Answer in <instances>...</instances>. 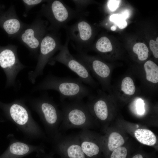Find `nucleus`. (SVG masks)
<instances>
[{"label":"nucleus","instance_id":"obj_20","mask_svg":"<svg viewBox=\"0 0 158 158\" xmlns=\"http://www.w3.org/2000/svg\"><path fill=\"white\" fill-rule=\"evenodd\" d=\"M95 47L98 52L102 54L110 52L113 49L110 40L106 36H102L98 39L95 44Z\"/></svg>","mask_w":158,"mask_h":158},{"label":"nucleus","instance_id":"obj_27","mask_svg":"<svg viewBox=\"0 0 158 158\" xmlns=\"http://www.w3.org/2000/svg\"><path fill=\"white\" fill-rule=\"evenodd\" d=\"M121 1L119 0H108L107 6L108 8L111 11H114L118 7Z\"/></svg>","mask_w":158,"mask_h":158},{"label":"nucleus","instance_id":"obj_28","mask_svg":"<svg viewBox=\"0 0 158 158\" xmlns=\"http://www.w3.org/2000/svg\"><path fill=\"white\" fill-rule=\"evenodd\" d=\"M36 156L38 158H55L51 153L48 154L46 152L37 153Z\"/></svg>","mask_w":158,"mask_h":158},{"label":"nucleus","instance_id":"obj_9","mask_svg":"<svg viewBox=\"0 0 158 158\" xmlns=\"http://www.w3.org/2000/svg\"><path fill=\"white\" fill-rule=\"evenodd\" d=\"M17 48V46L11 44L0 45V67L6 76L5 88L15 87L18 74L26 67L19 60Z\"/></svg>","mask_w":158,"mask_h":158},{"label":"nucleus","instance_id":"obj_2","mask_svg":"<svg viewBox=\"0 0 158 158\" xmlns=\"http://www.w3.org/2000/svg\"><path fill=\"white\" fill-rule=\"evenodd\" d=\"M50 90L59 93L61 102L66 99L81 100L87 97L89 99L94 96L90 88L84 84L79 78L61 77L52 74L47 75L33 88L32 90Z\"/></svg>","mask_w":158,"mask_h":158},{"label":"nucleus","instance_id":"obj_13","mask_svg":"<svg viewBox=\"0 0 158 158\" xmlns=\"http://www.w3.org/2000/svg\"><path fill=\"white\" fill-rule=\"evenodd\" d=\"M7 138L9 141L6 150L0 155V158H23L33 152H44L45 147L42 144L32 145L16 138L10 134Z\"/></svg>","mask_w":158,"mask_h":158},{"label":"nucleus","instance_id":"obj_15","mask_svg":"<svg viewBox=\"0 0 158 158\" xmlns=\"http://www.w3.org/2000/svg\"><path fill=\"white\" fill-rule=\"evenodd\" d=\"M78 135L81 148L86 158H93L99 154L100 147L94 141L93 136L88 129L82 130Z\"/></svg>","mask_w":158,"mask_h":158},{"label":"nucleus","instance_id":"obj_18","mask_svg":"<svg viewBox=\"0 0 158 158\" xmlns=\"http://www.w3.org/2000/svg\"><path fill=\"white\" fill-rule=\"evenodd\" d=\"M135 136L140 142L147 145L152 146L157 141L156 137L150 130L145 129H138L135 130Z\"/></svg>","mask_w":158,"mask_h":158},{"label":"nucleus","instance_id":"obj_32","mask_svg":"<svg viewBox=\"0 0 158 158\" xmlns=\"http://www.w3.org/2000/svg\"><path fill=\"white\" fill-rule=\"evenodd\" d=\"M111 29L112 30L114 31L116 30V28L114 26H112L111 28Z\"/></svg>","mask_w":158,"mask_h":158},{"label":"nucleus","instance_id":"obj_6","mask_svg":"<svg viewBox=\"0 0 158 158\" xmlns=\"http://www.w3.org/2000/svg\"><path fill=\"white\" fill-rule=\"evenodd\" d=\"M48 22L38 15L30 24H26L16 39L37 58L42 40L48 32Z\"/></svg>","mask_w":158,"mask_h":158},{"label":"nucleus","instance_id":"obj_3","mask_svg":"<svg viewBox=\"0 0 158 158\" xmlns=\"http://www.w3.org/2000/svg\"><path fill=\"white\" fill-rule=\"evenodd\" d=\"M27 100L30 106L39 116L49 140L52 142L60 133L59 129L63 118L61 110L52 98L46 94Z\"/></svg>","mask_w":158,"mask_h":158},{"label":"nucleus","instance_id":"obj_29","mask_svg":"<svg viewBox=\"0 0 158 158\" xmlns=\"http://www.w3.org/2000/svg\"><path fill=\"white\" fill-rule=\"evenodd\" d=\"M125 19L128 17L129 13L127 11H124L121 15Z\"/></svg>","mask_w":158,"mask_h":158},{"label":"nucleus","instance_id":"obj_12","mask_svg":"<svg viewBox=\"0 0 158 158\" xmlns=\"http://www.w3.org/2000/svg\"><path fill=\"white\" fill-rule=\"evenodd\" d=\"M65 28L68 37L76 44L79 52L86 53L93 34L92 27L85 19L80 18L74 24Z\"/></svg>","mask_w":158,"mask_h":158},{"label":"nucleus","instance_id":"obj_11","mask_svg":"<svg viewBox=\"0 0 158 158\" xmlns=\"http://www.w3.org/2000/svg\"><path fill=\"white\" fill-rule=\"evenodd\" d=\"M51 142L53 152L60 158H86L81 148L78 134L66 135L60 132Z\"/></svg>","mask_w":158,"mask_h":158},{"label":"nucleus","instance_id":"obj_10","mask_svg":"<svg viewBox=\"0 0 158 158\" xmlns=\"http://www.w3.org/2000/svg\"><path fill=\"white\" fill-rule=\"evenodd\" d=\"M75 57L83 63L98 80L103 91H110L112 71L109 66L99 59L87 55L85 52H79Z\"/></svg>","mask_w":158,"mask_h":158},{"label":"nucleus","instance_id":"obj_17","mask_svg":"<svg viewBox=\"0 0 158 158\" xmlns=\"http://www.w3.org/2000/svg\"><path fill=\"white\" fill-rule=\"evenodd\" d=\"M119 88L118 96L129 97L133 96L136 90L133 79L129 76L123 78L120 84Z\"/></svg>","mask_w":158,"mask_h":158},{"label":"nucleus","instance_id":"obj_24","mask_svg":"<svg viewBox=\"0 0 158 158\" xmlns=\"http://www.w3.org/2000/svg\"><path fill=\"white\" fill-rule=\"evenodd\" d=\"M75 4L76 7L75 11L79 16L81 15L83 11L84 10L87 6L89 4V1L88 0H72Z\"/></svg>","mask_w":158,"mask_h":158},{"label":"nucleus","instance_id":"obj_14","mask_svg":"<svg viewBox=\"0 0 158 158\" xmlns=\"http://www.w3.org/2000/svg\"><path fill=\"white\" fill-rule=\"evenodd\" d=\"M26 24L18 17L13 5L0 13V28L10 38H16Z\"/></svg>","mask_w":158,"mask_h":158},{"label":"nucleus","instance_id":"obj_7","mask_svg":"<svg viewBox=\"0 0 158 158\" xmlns=\"http://www.w3.org/2000/svg\"><path fill=\"white\" fill-rule=\"evenodd\" d=\"M61 45L57 32H47L44 37L40 45L36 66L34 70L28 73V78L32 84L35 83L38 77L43 74L46 65Z\"/></svg>","mask_w":158,"mask_h":158},{"label":"nucleus","instance_id":"obj_16","mask_svg":"<svg viewBox=\"0 0 158 158\" xmlns=\"http://www.w3.org/2000/svg\"><path fill=\"white\" fill-rule=\"evenodd\" d=\"M144 78L145 82L150 86L157 85L158 66L151 60L146 61L144 65Z\"/></svg>","mask_w":158,"mask_h":158},{"label":"nucleus","instance_id":"obj_8","mask_svg":"<svg viewBox=\"0 0 158 158\" xmlns=\"http://www.w3.org/2000/svg\"><path fill=\"white\" fill-rule=\"evenodd\" d=\"M69 41L67 37L64 44L61 45L58 54L51 58L48 63L53 65L58 62L64 64L77 74L83 83L93 88L96 87L97 84L91 75L90 71L70 52L68 48Z\"/></svg>","mask_w":158,"mask_h":158},{"label":"nucleus","instance_id":"obj_30","mask_svg":"<svg viewBox=\"0 0 158 158\" xmlns=\"http://www.w3.org/2000/svg\"><path fill=\"white\" fill-rule=\"evenodd\" d=\"M132 158H143V157L141 154H137L134 155Z\"/></svg>","mask_w":158,"mask_h":158},{"label":"nucleus","instance_id":"obj_22","mask_svg":"<svg viewBox=\"0 0 158 158\" xmlns=\"http://www.w3.org/2000/svg\"><path fill=\"white\" fill-rule=\"evenodd\" d=\"M110 20L115 23L121 29L125 28L127 26V23L125 19L121 15L113 14L110 17Z\"/></svg>","mask_w":158,"mask_h":158},{"label":"nucleus","instance_id":"obj_25","mask_svg":"<svg viewBox=\"0 0 158 158\" xmlns=\"http://www.w3.org/2000/svg\"><path fill=\"white\" fill-rule=\"evenodd\" d=\"M135 111L139 115L144 114L145 111L144 103L143 101L141 99H136L134 102Z\"/></svg>","mask_w":158,"mask_h":158},{"label":"nucleus","instance_id":"obj_26","mask_svg":"<svg viewBox=\"0 0 158 158\" xmlns=\"http://www.w3.org/2000/svg\"><path fill=\"white\" fill-rule=\"evenodd\" d=\"M150 50L152 51L154 57L158 58V37H157L156 41L151 40L149 43Z\"/></svg>","mask_w":158,"mask_h":158},{"label":"nucleus","instance_id":"obj_19","mask_svg":"<svg viewBox=\"0 0 158 158\" xmlns=\"http://www.w3.org/2000/svg\"><path fill=\"white\" fill-rule=\"evenodd\" d=\"M123 137L119 133L113 132L109 135L108 142L109 150L112 152L117 148L121 147L124 143Z\"/></svg>","mask_w":158,"mask_h":158},{"label":"nucleus","instance_id":"obj_4","mask_svg":"<svg viewBox=\"0 0 158 158\" xmlns=\"http://www.w3.org/2000/svg\"><path fill=\"white\" fill-rule=\"evenodd\" d=\"M62 120L59 131L71 128L88 129L92 126L93 119L86 104L81 100L61 102Z\"/></svg>","mask_w":158,"mask_h":158},{"label":"nucleus","instance_id":"obj_21","mask_svg":"<svg viewBox=\"0 0 158 158\" xmlns=\"http://www.w3.org/2000/svg\"><path fill=\"white\" fill-rule=\"evenodd\" d=\"M133 50L137 55L138 60L140 61L145 60L148 57V49L147 46L143 43H136L133 46Z\"/></svg>","mask_w":158,"mask_h":158},{"label":"nucleus","instance_id":"obj_31","mask_svg":"<svg viewBox=\"0 0 158 158\" xmlns=\"http://www.w3.org/2000/svg\"><path fill=\"white\" fill-rule=\"evenodd\" d=\"M4 8V6L0 4V13L4 11L3 9Z\"/></svg>","mask_w":158,"mask_h":158},{"label":"nucleus","instance_id":"obj_1","mask_svg":"<svg viewBox=\"0 0 158 158\" xmlns=\"http://www.w3.org/2000/svg\"><path fill=\"white\" fill-rule=\"evenodd\" d=\"M0 110L4 120L13 123L28 140L49 141L46 133L33 118L24 99H16L8 103L0 101Z\"/></svg>","mask_w":158,"mask_h":158},{"label":"nucleus","instance_id":"obj_5","mask_svg":"<svg viewBox=\"0 0 158 158\" xmlns=\"http://www.w3.org/2000/svg\"><path fill=\"white\" fill-rule=\"evenodd\" d=\"M46 2L42 4L38 15L45 17L49 21L48 30L57 32L70 20L79 16L75 11L61 1L47 0Z\"/></svg>","mask_w":158,"mask_h":158},{"label":"nucleus","instance_id":"obj_23","mask_svg":"<svg viewBox=\"0 0 158 158\" xmlns=\"http://www.w3.org/2000/svg\"><path fill=\"white\" fill-rule=\"evenodd\" d=\"M47 1L43 0H23L21 1L23 3L25 8V13L28 12L32 8L37 5Z\"/></svg>","mask_w":158,"mask_h":158}]
</instances>
